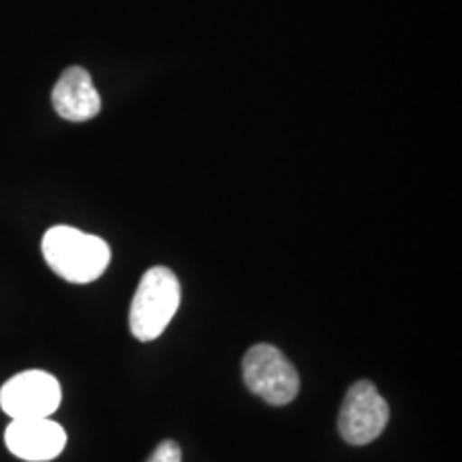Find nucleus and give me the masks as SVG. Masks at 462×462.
I'll use <instances>...</instances> for the list:
<instances>
[{"mask_svg": "<svg viewBox=\"0 0 462 462\" xmlns=\"http://www.w3.org/2000/svg\"><path fill=\"white\" fill-rule=\"evenodd\" d=\"M180 281L170 268L157 265L143 273L129 310L131 334L142 343L159 338L180 309Z\"/></svg>", "mask_w": 462, "mask_h": 462, "instance_id": "obj_2", "label": "nucleus"}, {"mask_svg": "<svg viewBox=\"0 0 462 462\" xmlns=\"http://www.w3.org/2000/svg\"><path fill=\"white\" fill-rule=\"evenodd\" d=\"M60 401V383L45 371L17 373L0 388V407L11 420L50 418Z\"/></svg>", "mask_w": 462, "mask_h": 462, "instance_id": "obj_5", "label": "nucleus"}, {"mask_svg": "<svg viewBox=\"0 0 462 462\" xmlns=\"http://www.w3.org/2000/svg\"><path fill=\"white\" fill-rule=\"evenodd\" d=\"M9 452L26 462H48L62 454L67 446V432L50 418L11 420L5 430Z\"/></svg>", "mask_w": 462, "mask_h": 462, "instance_id": "obj_6", "label": "nucleus"}, {"mask_svg": "<svg viewBox=\"0 0 462 462\" xmlns=\"http://www.w3.org/2000/svg\"><path fill=\"white\" fill-rule=\"evenodd\" d=\"M51 106L69 123H86L101 112L99 90L82 67H69L51 90Z\"/></svg>", "mask_w": 462, "mask_h": 462, "instance_id": "obj_7", "label": "nucleus"}, {"mask_svg": "<svg viewBox=\"0 0 462 462\" xmlns=\"http://www.w3.org/2000/svg\"><path fill=\"white\" fill-rule=\"evenodd\" d=\"M42 251L45 262L60 279L78 285L99 279L112 262L106 240L69 225H56L45 231Z\"/></svg>", "mask_w": 462, "mask_h": 462, "instance_id": "obj_1", "label": "nucleus"}, {"mask_svg": "<svg viewBox=\"0 0 462 462\" xmlns=\"http://www.w3.org/2000/svg\"><path fill=\"white\" fill-rule=\"evenodd\" d=\"M390 407L371 381H357L346 390L338 413V432L349 446H368L385 430Z\"/></svg>", "mask_w": 462, "mask_h": 462, "instance_id": "obj_4", "label": "nucleus"}, {"mask_svg": "<svg viewBox=\"0 0 462 462\" xmlns=\"http://www.w3.org/2000/svg\"><path fill=\"white\" fill-rule=\"evenodd\" d=\"M242 379L253 394L273 407L289 404L300 394V374L274 345L259 343L242 360Z\"/></svg>", "mask_w": 462, "mask_h": 462, "instance_id": "obj_3", "label": "nucleus"}, {"mask_svg": "<svg viewBox=\"0 0 462 462\" xmlns=\"http://www.w3.org/2000/svg\"><path fill=\"white\" fill-rule=\"evenodd\" d=\"M146 462H182V449L176 441L167 439V441H161L154 452L148 456Z\"/></svg>", "mask_w": 462, "mask_h": 462, "instance_id": "obj_8", "label": "nucleus"}]
</instances>
